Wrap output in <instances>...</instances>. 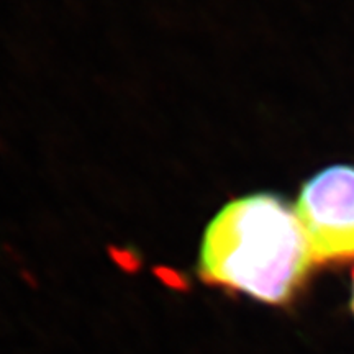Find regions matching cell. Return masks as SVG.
I'll list each match as a JSON object with an SVG mask.
<instances>
[{
    "label": "cell",
    "instance_id": "obj_1",
    "mask_svg": "<svg viewBox=\"0 0 354 354\" xmlns=\"http://www.w3.org/2000/svg\"><path fill=\"white\" fill-rule=\"evenodd\" d=\"M313 263L302 220L269 194L230 202L205 230L198 272L207 284L282 305L302 287Z\"/></svg>",
    "mask_w": 354,
    "mask_h": 354
},
{
    "label": "cell",
    "instance_id": "obj_2",
    "mask_svg": "<svg viewBox=\"0 0 354 354\" xmlns=\"http://www.w3.org/2000/svg\"><path fill=\"white\" fill-rule=\"evenodd\" d=\"M313 261L354 258V167L333 166L304 185L297 207Z\"/></svg>",
    "mask_w": 354,
    "mask_h": 354
},
{
    "label": "cell",
    "instance_id": "obj_3",
    "mask_svg": "<svg viewBox=\"0 0 354 354\" xmlns=\"http://www.w3.org/2000/svg\"><path fill=\"white\" fill-rule=\"evenodd\" d=\"M353 282H354V274H353ZM353 312H354V286H353Z\"/></svg>",
    "mask_w": 354,
    "mask_h": 354
}]
</instances>
